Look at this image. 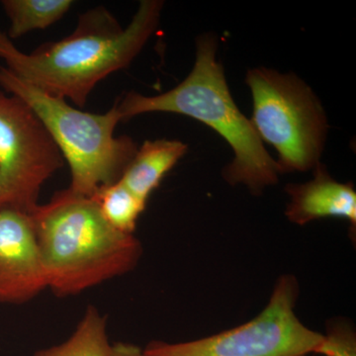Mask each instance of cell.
Segmentation results:
<instances>
[{
  "label": "cell",
  "mask_w": 356,
  "mask_h": 356,
  "mask_svg": "<svg viewBox=\"0 0 356 356\" xmlns=\"http://www.w3.org/2000/svg\"><path fill=\"white\" fill-rule=\"evenodd\" d=\"M0 88L27 103L39 117L70 168V191L92 197L102 187L119 181L138 151L128 136L116 137L122 117L116 103L103 114L74 108L21 81L0 65Z\"/></svg>",
  "instance_id": "4"
},
{
  "label": "cell",
  "mask_w": 356,
  "mask_h": 356,
  "mask_svg": "<svg viewBox=\"0 0 356 356\" xmlns=\"http://www.w3.org/2000/svg\"><path fill=\"white\" fill-rule=\"evenodd\" d=\"M163 1L143 0L127 27L108 9L81 14L76 30L26 54L0 29V58L16 77L47 95L83 107L105 77L129 67L158 29Z\"/></svg>",
  "instance_id": "1"
},
{
  "label": "cell",
  "mask_w": 356,
  "mask_h": 356,
  "mask_svg": "<svg viewBox=\"0 0 356 356\" xmlns=\"http://www.w3.org/2000/svg\"><path fill=\"white\" fill-rule=\"evenodd\" d=\"M109 356H144L143 348L127 343H112Z\"/></svg>",
  "instance_id": "15"
},
{
  "label": "cell",
  "mask_w": 356,
  "mask_h": 356,
  "mask_svg": "<svg viewBox=\"0 0 356 356\" xmlns=\"http://www.w3.org/2000/svg\"><path fill=\"white\" fill-rule=\"evenodd\" d=\"M72 0H3L1 6L9 20L10 40L55 24L69 13Z\"/></svg>",
  "instance_id": "12"
},
{
  "label": "cell",
  "mask_w": 356,
  "mask_h": 356,
  "mask_svg": "<svg viewBox=\"0 0 356 356\" xmlns=\"http://www.w3.org/2000/svg\"><path fill=\"white\" fill-rule=\"evenodd\" d=\"M111 346L106 318L89 305L67 341L36 351L34 356H109Z\"/></svg>",
  "instance_id": "11"
},
{
  "label": "cell",
  "mask_w": 356,
  "mask_h": 356,
  "mask_svg": "<svg viewBox=\"0 0 356 356\" xmlns=\"http://www.w3.org/2000/svg\"><path fill=\"white\" fill-rule=\"evenodd\" d=\"M254 102L252 125L277 151L280 173L313 170L321 163L329 124L310 86L292 74L266 67L248 70L245 77Z\"/></svg>",
  "instance_id": "5"
},
{
  "label": "cell",
  "mask_w": 356,
  "mask_h": 356,
  "mask_svg": "<svg viewBox=\"0 0 356 356\" xmlns=\"http://www.w3.org/2000/svg\"><path fill=\"white\" fill-rule=\"evenodd\" d=\"M324 356H356V336L353 325L346 322L332 323L325 334Z\"/></svg>",
  "instance_id": "14"
},
{
  "label": "cell",
  "mask_w": 356,
  "mask_h": 356,
  "mask_svg": "<svg viewBox=\"0 0 356 356\" xmlns=\"http://www.w3.org/2000/svg\"><path fill=\"white\" fill-rule=\"evenodd\" d=\"M217 38L206 34L196 41L193 69L175 88L156 96L130 91L116 102L122 122L145 113L185 115L216 131L233 149V161L222 175L231 185L243 184L254 195L277 184L280 168L264 147L250 119L236 106L224 67L217 60Z\"/></svg>",
  "instance_id": "2"
},
{
  "label": "cell",
  "mask_w": 356,
  "mask_h": 356,
  "mask_svg": "<svg viewBox=\"0 0 356 356\" xmlns=\"http://www.w3.org/2000/svg\"><path fill=\"white\" fill-rule=\"evenodd\" d=\"M299 283L281 275L268 304L252 320L213 336L170 343L154 341L144 356H309L324 346V334L306 327L295 314Z\"/></svg>",
  "instance_id": "6"
},
{
  "label": "cell",
  "mask_w": 356,
  "mask_h": 356,
  "mask_svg": "<svg viewBox=\"0 0 356 356\" xmlns=\"http://www.w3.org/2000/svg\"><path fill=\"white\" fill-rule=\"evenodd\" d=\"M103 218L122 233L134 234L147 203L140 200L120 181L102 187L91 197Z\"/></svg>",
  "instance_id": "13"
},
{
  "label": "cell",
  "mask_w": 356,
  "mask_h": 356,
  "mask_svg": "<svg viewBox=\"0 0 356 356\" xmlns=\"http://www.w3.org/2000/svg\"><path fill=\"white\" fill-rule=\"evenodd\" d=\"M46 288L31 215L0 210V303H26Z\"/></svg>",
  "instance_id": "8"
},
{
  "label": "cell",
  "mask_w": 356,
  "mask_h": 356,
  "mask_svg": "<svg viewBox=\"0 0 356 356\" xmlns=\"http://www.w3.org/2000/svg\"><path fill=\"white\" fill-rule=\"evenodd\" d=\"M187 151L188 147L180 140H146L138 147L137 153L119 181L147 203L152 193Z\"/></svg>",
  "instance_id": "10"
},
{
  "label": "cell",
  "mask_w": 356,
  "mask_h": 356,
  "mask_svg": "<svg viewBox=\"0 0 356 356\" xmlns=\"http://www.w3.org/2000/svg\"><path fill=\"white\" fill-rule=\"evenodd\" d=\"M314 178L305 184L286 185L289 202L287 219L299 226L324 218H341L356 227V192L353 184H341L331 177L323 163H318Z\"/></svg>",
  "instance_id": "9"
},
{
  "label": "cell",
  "mask_w": 356,
  "mask_h": 356,
  "mask_svg": "<svg viewBox=\"0 0 356 356\" xmlns=\"http://www.w3.org/2000/svg\"><path fill=\"white\" fill-rule=\"evenodd\" d=\"M47 284L72 296L124 275L137 266L142 245L134 234L114 229L91 197L69 189L31 214Z\"/></svg>",
  "instance_id": "3"
},
{
  "label": "cell",
  "mask_w": 356,
  "mask_h": 356,
  "mask_svg": "<svg viewBox=\"0 0 356 356\" xmlns=\"http://www.w3.org/2000/svg\"><path fill=\"white\" fill-rule=\"evenodd\" d=\"M64 163L31 107L0 90V210L31 215L42 187Z\"/></svg>",
  "instance_id": "7"
}]
</instances>
